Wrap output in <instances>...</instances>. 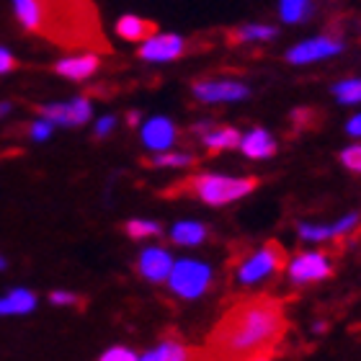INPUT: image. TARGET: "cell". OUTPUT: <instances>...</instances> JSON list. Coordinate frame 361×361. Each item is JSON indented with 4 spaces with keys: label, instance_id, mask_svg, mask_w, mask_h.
I'll return each instance as SVG.
<instances>
[{
    "label": "cell",
    "instance_id": "3",
    "mask_svg": "<svg viewBox=\"0 0 361 361\" xmlns=\"http://www.w3.org/2000/svg\"><path fill=\"white\" fill-rule=\"evenodd\" d=\"M186 186L204 204H209V207H225V204L248 196L258 186V180L248 178V176L245 178H230V176H219V173H199L194 178H188Z\"/></svg>",
    "mask_w": 361,
    "mask_h": 361
},
{
    "label": "cell",
    "instance_id": "26",
    "mask_svg": "<svg viewBox=\"0 0 361 361\" xmlns=\"http://www.w3.org/2000/svg\"><path fill=\"white\" fill-rule=\"evenodd\" d=\"M341 163H343L351 173H359L361 171V147L359 145H351V147H346V150L341 152Z\"/></svg>",
    "mask_w": 361,
    "mask_h": 361
},
{
    "label": "cell",
    "instance_id": "32",
    "mask_svg": "<svg viewBox=\"0 0 361 361\" xmlns=\"http://www.w3.org/2000/svg\"><path fill=\"white\" fill-rule=\"evenodd\" d=\"M114 127H116V119H114V116H104V119H98V124H96V137H106Z\"/></svg>",
    "mask_w": 361,
    "mask_h": 361
},
{
    "label": "cell",
    "instance_id": "10",
    "mask_svg": "<svg viewBox=\"0 0 361 361\" xmlns=\"http://www.w3.org/2000/svg\"><path fill=\"white\" fill-rule=\"evenodd\" d=\"M178 140V132H176L173 121L166 119V116H152L142 124V142L147 150L152 152H163L171 150Z\"/></svg>",
    "mask_w": 361,
    "mask_h": 361
},
{
    "label": "cell",
    "instance_id": "34",
    "mask_svg": "<svg viewBox=\"0 0 361 361\" xmlns=\"http://www.w3.org/2000/svg\"><path fill=\"white\" fill-rule=\"evenodd\" d=\"M127 124H132V127H137V124H140V114H137V111L127 114Z\"/></svg>",
    "mask_w": 361,
    "mask_h": 361
},
{
    "label": "cell",
    "instance_id": "25",
    "mask_svg": "<svg viewBox=\"0 0 361 361\" xmlns=\"http://www.w3.org/2000/svg\"><path fill=\"white\" fill-rule=\"evenodd\" d=\"M297 233H300L302 240H310V243H323L333 238L331 225L325 227V225H307V222H300V225H297Z\"/></svg>",
    "mask_w": 361,
    "mask_h": 361
},
{
    "label": "cell",
    "instance_id": "4",
    "mask_svg": "<svg viewBox=\"0 0 361 361\" xmlns=\"http://www.w3.org/2000/svg\"><path fill=\"white\" fill-rule=\"evenodd\" d=\"M168 286L173 289L178 297H186V300H196L202 297L212 284V269L202 261H194V258H183L178 264L171 266V274H168Z\"/></svg>",
    "mask_w": 361,
    "mask_h": 361
},
{
    "label": "cell",
    "instance_id": "19",
    "mask_svg": "<svg viewBox=\"0 0 361 361\" xmlns=\"http://www.w3.org/2000/svg\"><path fill=\"white\" fill-rule=\"evenodd\" d=\"M269 39H276V29L274 26H266V23H245L240 29L235 31L230 42H269Z\"/></svg>",
    "mask_w": 361,
    "mask_h": 361
},
{
    "label": "cell",
    "instance_id": "35",
    "mask_svg": "<svg viewBox=\"0 0 361 361\" xmlns=\"http://www.w3.org/2000/svg\"><path fill=\"white\" fill-rule=\"evenodd\" d=\"M8 111H11V104H0V119H3V116H8Z\"/></svg>",
    "mask_w": 361,
    "mask_h": 361
},
{
    "label": "cell",
    "instance_id": "12",
    "mask_svg": "<svg viewBox=\"0 0 361 361\" xmlns=\"http://www.w3.org/2000/svg\"><path fill=\"white\" fill-rule=\"evenodd\" d=\"M98 68H101V60H98L96 54H75V57L57 62L54 73L68 78V80H88Z\"/></svg>",
    "mask_w": 361,
    "mask_h": 361
},
{
    "label": "cell",
    "instance_id": "9",
    "mask_svg": "<svg viewBox=\"0 0 361 361\" xmlns=\"http://www.w3.org/2000/svg\"><path fill=\"white\" fill-rule=\"evenodd\" d=\"M186 52V42L178 34H150L140 47L145 62H173Z\"/></svg>",
    "mask_w": 361,
    "mask_h": 361
},
{
    "label": "cell",
    "instance_id": "23",
    "mask_svg": "<svg viewBox=\"0 0 361 361\" xmlns=\"http://www.w3.org/2000/svg\"><path fill=\"white\" fill-rule=\"evenodd\" d=\"M333 93L338 96L341 104H359V98H361L359 78H348V80H341V83H336V85H333Z\"/></svg>",
    "mask_w": 361,
    "mask_h": 361
},
{
    "label": "cell",
    "instance_id": "29",
    "mask_svg": "<svg viewBox=\"0 0 361 361\" xmlns=\"http://www.w3.org/2000/svg\"><path fill=\"white\" fill-rule=\"evenodd\" d=\"M52 121H47L44 116H42V119L39 121H34V124H31V129H29V135H31V140H37V142H44L47 137L52 135Z\"/></svg>",
    "mask_w": 361,
    "mask_h": 361
},
{
    "label": "cell",
    "instance_id": "14",
    "mask_svg": "<svg viewBox=\"0 0 361 361\" xmlns=\"http://www.w3.org/2000/svg\"><path fill=\"white\" fill-rule=\"evenodd\" d=\"M155 31H158V26L147 18H140V16H121L116 21V34L124 42H145Z\"/></svg>",
    "mask_w": 361,
    "mask_h": 361
},
{
    "label": "cell",
    "instance_id": "18",
    "mask_svg": "<svg viewBox=\"0 0 361 361\" xmlns=\"http://www.w3.org/2000/svg\"><path fill=\"white\" fill-rule=\"evenodd\" d=\"M188 356H191V351H188L183 343H178V341H163V343L150 348V351H147L145 356H140V359H145V361H186Z\"/></svg>",
    "mask_w": 361,
    "mask_h": 361
},
{
    "label": "cell",
    "instance_id": "36",
    "mask_svg": "<svg viewBox=\"0 0 361 361\" xmlns=\"http://www.w3.org/2000/svg\"><path fill=\"white\" fill-rule=\"evenodd\" d=\"M3 269H6V258L0 256V271H3Z\"/></svg>",
    "mask_w": 361,
    "mask_h": 361
},
{
    "label": "cell",
    "instance_id": "1",
    "mask_svg": "<svg viewBox=\"0 0 361 361\" xmlns=\"http://www.w3.org/2000/svg\"><path fill=\"white\" fill-rule=\"evenodd\" d=\"M286 333L284 307L274 297L243 300L219 317L207 338L214 359H269Z\"/></svg>",
    "mask_w": 361,
    "mask_h": 361
},
{
    "label": "cell",
    "instance_id": "11",
    "mask_svg": "<svg viewBox=\"0 0 361 361\" xmlns=\"http://www.w3.org/2000/svg\"><path fill=\"white\" fill-rule=\"evenodd\" d=\"M171 266H173V258L168 253L166 248H160V245H152V248H145L137 258V271L142 274L147 281L152 284H160V281H166L168 274H171Z\"/></svg>",
    "mask_w": 361,
    "mask_h": 361
},
{
    "label": "cell",
    "instance_id": "6",
    "mask_svg": "<svg viewBox=\"0 0 361 361\" xmlns=\"http://www.w3.org/2000/svg\"><path fill=\"white\" fill-rule=\"evenodd\" d=\"M343 52V42L336 37H315L307 39L302 44L292 47L286 52V62L289 65H310V62H320L328 60V57H336V54Z\"/></svg>",
    "mask_w": 361,
    "mask_h": 361
},
{
    "label": "cell",
    "instance_id": "15",
    "mask_svg": "<svg viewBox=\"0 0 361 361\" xmlns=\"http://www.w3.org/2000/svg\"><path fill=\"white\" fill-rule=\"evenodd\" d=\"M37 307V294L29 289H13L0 297V315H29Z\"/></svg>",
    "mask_w": 361,
    "mask_h": 361
},
{
    "label": "cell",
    "instance_id": "16",
    "mask_svg": "<svg viewBox=\"0 0 361 361\" xmlns=\"http://www.w3.org/2000/svg\"><path fill=\"white\" fill-rule=\"evenodd\" d=\"M207 235H209V230L202 222H178L171 230V240L176 245H183V248H194V245H202L207 240Z\"/></svg>",
    "mask_w": 361,
    "mask_h": 361
},
{
    "label": "cell",
    "instance_id": "22",
    "mask_svg": "<svg viewBox=\"0 0 361 361\" xmlns=\"http://www.w3.org/2000/svg\"><path fill=\"white\" fill-rule=\"evenodd\" d=\"M194 163H196L194 155H188V152H171V150H163L152 158V166L155 168H188L194 166Z\"/></svg>",
    "mask_w": 361,
    "mask_h": 361
},
{
    "label": "cell",
    "instance_id": "13",
    "mask_svg": "<svg viewBox=\"0 0 361 361\" xmlns=\"http://www.w3.org/2000/svg\"><path fill=\"white\" fill-rule=\"evenodd\" d=\"M240 150L253 160H266L276 152V142L266 129H250L248 135L240 137Z\"/></svg>",
    "mask_w": 361,
    "mask_h": 361
},
{
    "label": "cell",
    "instance_id": "31",
    "mask_svg": "<svg viewBox=\"0 0 361 361\" xmlns=\"http://www.w3.org/2000/svg\"><path fill=\"white\" fill-rule=\"evenodd\" d=\"M13 68H16L13 54L8 52L6 47H0V75H6V73H11Z\"/></svg>",
    "mask_w": 361,
    "mask_h": 361
},
{
    "label": "cell",
    "instance_id": "8",
    "mask_svg": "<svg viewBox=\"0 0 361 361\" xmlns=\"http://www.w3.org/2000/svg\"><path fill=\"white\" fill-rule=\"evenodd\" d=\"M194 96L202 104H235L250 96V88L238 80H199L194 83Z\"/></svg>",
    "mask_w": 361,
    "mask_h": 361
},
{
    "label": "cell",
    "instance_id": "20",
    "mask_svg": "<svg viewBox=\"0 0 361 361\" xmlns=\"http://www.w3.org/2000/svg\"><path fill=\"white\" fill-rule=\"evenodd\" d=\"M279 16L286 23H302L312 16V0H281Z\"/></svg>",
    "mask_w": 361,
    "mask_h": 361
},
{
    "label": "cell",
    "instance_id": "27",
    "mask_svg": "<svg viewBox=\"0 0 361 361\" xmlns=\"http://www.w3.org/2000/svg\"><path fill=\"white\" fill-rule=\"evenodd\" d=\"M356 227H359V214H356V212H351V214H346V217H343V219H338L336 225H331L333 238H341V235L354 233Z\"/></svg>",
    "mask_w": 361,
    "mask_h": 361
},
{
    "label": "cell",
    "instance_id": "21",
    "mask_svg": "<svg viewBox=\"0 0 361 361\" xmlns=\"http://www.w3.org/2000/svg\"><path fill=\"white\" fill-rule=\"evenodd\" d=\"M127 235L132 240H145V238H155V235H163V227L158 222H150V219H129L124 225Z\"/></svg>",
    "mask_w": 361,
    "mask_h": 361
},
{
    "label": "cell",
    "instance_id": "5",
    "mask_svg": "<svg viewBox=\"0 0 361 361\" xmlns=\"http://www.w3.org/2000/svg\"><path fill=\"white\" fill-rule=\"evenodd\" d=\"M284 248L279 243H266L264 248H258L256 253H250L240 266H238V281L245 286L258 284L264 281L266 276L276 274L281 266H284Z\"/></svg>",
    "mask_w": 361,
    "mask_h": 361
},
{
    "label": "cell",
    "instance_id": "33",
    "mask_svg": "<svg viewBox=\"0 0 361 361\" xmlns=\"http://www.w3.org/2000/svg\"><path fill=\"white\" fill-rule=\"evenodd\" d=\"M346 132L351 137H359V132H361V119H359V116H354V119L348 121V129H346Z\"/></svg>",
    "mask_w": 361,
    "mask_h": 361
},
{
    "label": "cell",
    "instance_id": "7",
    "mask_svg": "<svg viewBox=\"0 0 361 361\" xmlns=\"http://www.w3.org/2000/svg\"><path fill=\"white\" fill-rule=\"evenodd\" d=\"M286 271H289L292 284L305 286V284H315V281H323V279L331 276L333 264L325 253H300V256L289 264Z\"/></svg>",
    "mask_w": 361,
    "mask_h": 361
},
{
    "label": "cell",
    "instance_id": "2",
    "mask_svg": "<svg viewBox=\"0 0 361 361\" xmlns=\"http://www.w3.org/2000/svg\"><path fill=\"white\" fill-rule=\"evenodd\" d=\"M23 29L60 47H104L90 0H13Z\"/></svg>",
    "mask_w": 361,
    "mask_h": 361
},
{
    "label": "cell",
    "instance_id": "28",
    "mask_svg": "<svg viewBox=\"0 0 361 361\" xmlns=\"http://www.w3.org/2000/svg\"><path fill=\"white\" fill-rule=\"evenodd\" d=\"M140 359V356L132 351V348L127 346H111V348H106L104 356H101V361H135Z\"/></svg>",
    "mask_w": 361,
    "mask_h": 361
},
{
    "label": "cell",
    "instance_id": "30",
    "mask_svg": "<svg viewBox=\"0 0 361 361\" xmlns=\"http://www.w3.org/2000/svg\"><path fill=\"white\" fill-rule=\"evenodd\" d=\"M52 305H57V307H73V305H78V297L70 292H52Z\"/></svg>",
    "mask_w": 361,
    "mask_h": 361
},
{
    "label": "cell",
    "instance_id": "17",
    "mask_svg": "<svg viewBox=\"0 0 361 361\" xmlns=\"http://www.w3.org/2000/svg\"><path fill=\"white\" fill-rule=\"evenodd\" d=\"M202 142L204 147H209V152H222V150H230V147H238L240 132L235 127H219V129H212V132L204 129Z\"/></svg>",
    "mask_w": 361,
    "mask_h": 361
},
{
    "label": "cell",
    "instance_id": "24",
    "mask_svg": "<svg viewBox=\"0 0 361 361\" xmlns=\"http://www.w3.org/2000/svg\"><path fill=\"white\" fill-rule=\"evenodd\" d=\"M70 109V127H80V124H85V121L90 119V114H93V109H90V101L83 96L73 98L68 104Z\"/></svg>",
    "mask_w": 361,
    "mask_h": 361
}]
</instances>
